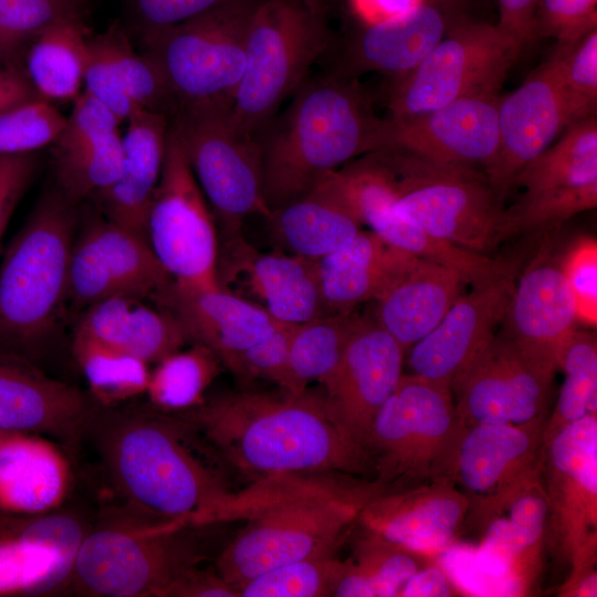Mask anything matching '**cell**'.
Segmentation results:
<instances>
[{"mask_svg": "<svg viewBox=\"0 0 597 597\" xmlns=\"http://www.w3.org/2000/svg\"><path fill=\"white\" fill-rule=\"evenodd\" d=\"M178 417L244 473L364 474L362 453L331 417L323 392L241 390Z\"/></svg>", "mask_w": 597, "mask_h": 597, "instance_id": "cell-1", "label": "cell"}, {"mask_svg": "<svg viewBox=\"0 0 597 597\" xmlns=\"http://www.w3.org/2000/svg\"><path fill=\"white\" fill-rule=\"evenodd\" d=\"M334 474L268 475L237 492L227 522L245 525L218 556L217 573L238 588L279 566L333 553L364 504L380 493L373 481Z\"/></svg>", "mask_w": 597, "mask_h": 597, "instance_id": "cell-2", "label": "cell"}, {"mask_svg": "<svg viewBox=\"0 0 597 597\" xmlns=\"http://www.w3.org/2000/svg\"><path fill=\"white\" fill-rule=\"evenodd\" d=\"M103 408L85 432L94 433L106 476L126 504L154 521L226 522L235 493L192 453L178 416Z\"/></svg>", "mask_w": 597, "mask_h": 597, "instance_id": "cell-3", "label": "cell"}, {"mask_svg": "<svg viewBox=\"0 0 597 597\" xmlns=\"http://www.w3.org/2000/svg\"><path fill=\"white\" fill-rule=\"evenodd\" d=\"M258 138L270 212L311 193L348 161L380 148L378 118L356 78L305 80Z\"/></svg>", "mask_w": 597, "mask_h": 597, "instance_id": "cell-4", "label": "cell"}, {"mask_svg": "<svg viewBox=\"0 0 597 597\" xmlns=\"http://www.w3.org/2000/svg\"><path fill=\"white\" fill-rule=\"evenodd\" d=\"M77 203L56 187L46 190L9 243L0 265V349L30 358L66 302Z\"/></svg>", "mask_w": 597, "mask_h": 597, "instance_id": "cell-5", "label": "cell"}, {"mask_svg": "<svg viewBox=\"0 0 597 597\" xmlns=\"http://www.w3.org/2000/svg\"><path fill=\"white\" fill-rule=\"evenodd\" d=\"M467 428L449 386L402 374L362 446L364 475L381 492L453 480Z\"/></svg>", "mask_w": 597, "mask_h": 597, "instance_id": "cell-6", "label": "cell"}, {"mask_svg": "<svg viewBox=\"0 0 597 597\" xmlns=\"http://www.w3.org/2000/svg\"><path fill=\"white\" fill-rule=\"evenodd\" d=\"M328 43L317 0H259L249 25L244 72L228 108L234 126L258 140Z\"/></svg>", "mask_w": 597, "mask_h": 597, "instance_id": "cell-7", "label": "cell"}, {"mask_svg": "<svg viewBox=\"0 0 597 597\" xmlns=\"http://www.w3.org/2000/svg\"><path fill=\"white\" fill-rule=\"evenodd\" d=\"M87 530L67 591L92 597H160L202 555L179 521L129 519Z\"/></svg>", "mask_w": 597, "mask_h": 597, "instance_id": "cell-8", "label": "cell"}, {"mask_svg": "<svg viewBox=\"0 0 597 597\" xmlns=\"http://www.w3.org/2000/svg\"><path fill=\"white\" fill-rule=\"evenodd\" d=\"M385 148L395 174L396 216L476 253L500 244L505 208L483 170Z\"/></svg>", "mask_w": 597, "mask_h": 597, "instance_id": "cell-9", "label": "cell"}, {"mask_svg": "<svg viewBox=\"0 0 597 597\" xmlns=\"http://www.w3.org/2000/svg\"><path fill=\"white\" fill-rule=\"evenodd\" d=\"M229 106L198 103L176 106L169 124L213 214L219 242L242 234L245 219L271 214L263 197L258 140L231 122Z\"/></svg>", "mask_w": 597, "mask_h": 597, "instance_id": "cell-10", "label": "cell"}, {"mask_svg": "<svg viewBox=\"0 0 597 597\" xmlns=\"http://www.w3.org/2000/svg\"><path fill=\"white\" fill-rule=\"evenodd\" d=\"M259 0H222L144 41L170 90L174 108L230 106L245 67L247 40Z\"/></svg>", "mask_w": 597, "mask_h": 597, "instance_id": "cell-11", "label": "cell"}, {"mask_svg": "<svg viewBox=\"0 0 597 597\" xmlns=\"http://www.w3.org/2000/svg\"><path fill=\"white\" fill-rule=\"evenodd\" d=\"M520 54L496 24L463 20L415 69L396 77L389 119L412 118L467 96L499 94Z\"/></svg>", "mask_w": 597, "mask_h": 597, "instance_id": "cell-12", "label": "cell"}, {"mask_svg": "<svg viewBox=\"0 0 597 597\" xmlns=\"http://www.w3.org/2000/svg\"><path fill=\"white\" fill-rule=\"evenodd\" d=\"M146 239L174 282L219 286L216 221L170 124L160 178L147 213Z\"/></svg>", "mask_w": 597, "mask_h": 597, "instance_id": "cell-13", "label": "cell"}, {"mask_svg": "<svg viewBox=\"0 0 597 597\" xmlns=\"http://www.w3.org/2000/svg\"><path fill=\"white\" fill-rule=\"evenodd\" d=\"M540 479L548 504L546 541L569 564L597 538V415H586L543 441Z\"/></svg>", "mask_w": 597, "mask_h": 597, "instance_id": "cell-14", "label": "cell"}, {"mask_svg": "<svg viewBox=\"0 0 597 597\" xmlns=\"http://www.w3.org/2000/svg\"><path fill=\"white\" fill-rule=\"evenodd\" d=\"M171 281L147 240L103 214L74 239L66 302L75 313L117 295L153 296Z\"/></svg>", "mask_w": 597, "mask_h": 597, "instance_id": "cell-15", "label": "cell"}, {"mask_svg": "<svg viewBox=\"0 0 597 597\" xmlns=\"http://www.w3.org/2000/svg\"><path fill=\"white\" fill-rule=\"evenodd\" d=\"M87 530L77 515L61 509L34 515L0 512V597L67 591Z\"/></svg>", "mask_w": 597, "mask_h": 597, "instance_id": "cell-16", "label": "cell"}, {"mask_svg": "<svg viewBox=\"0 0 597 597\" xmlns=\"http://www.w3.org/2000/svg\"><path fill=\"white\" fill-rule=\"evenodd\" d=\"M405 354L374 317L362 316L338 364L321 381L331 417L360 453L376 413L404 374Z\"/></svg>", "mask_w": 597, "mask_h": 597, "instance_id": "cell-17", "label": "cell"}, {"mask_svg": "<svg viewBox=\"0 0 597 597\" xmlns=\"http://www.w3.org/2000/svg\"><path fill=\"white\" fill-rule=\"evenodd\" d=\"M217 276L222 289L276 322L296 325L326 314L315 260L261 252L242 234L219 242Z\"/></svg>", "mask_w": 597, "mask_h": 597, "instance_id": "cell-18", "label": "cell"}, {"mask_svg": "<svg viewBox=\"0 0 597 597\" xmlns=\"http://www.w3.org/2000/svg\"><path fill=\"white\" fill-rule=\"evenodd\" d=\"M551 384L500 328L454 380L451 391L467 427L520 425L547 413Z\"/></svg>", "mask_w": 597, "mask_h": 597, "instance_id": "cell-19", "label": "cell"}, {"mask_svg": "<svg viewBox=\"0 0 597 597\" xmlns=\"http://www.w3.org/2000/svg\"><path fill=\"white\" fill-rule=\"evenodd\" d=\"M547 413L520 425L468 427L453 481L469 501L465 520L484 513L540 472Z\"/></svg>", "mask_w": 597, "mask_h": 597, "instance_id": "cell-20", "label": "cell"}, {"mask_svg": "<svg viewBox=\"0 0 597 597\" xmlns=\"http://www.w3.org/2000/svg\"><path fill=\"white\" fill-rule=\"evenodd\" d=\"M515 274L510 265L460 295L439 324L409 348L411 374L451 388L502 325L515 289Z\"/></svg>", "mask_w": 597, "mask_h": 597, "instance_id": "cell-21", "label": "cell"}, {"mask_svg": "<svg viewBox=\"0 0 597 597\" xmlns=\"http://www.w3.org/2000/svg\"><path fill=\"white\" fill-rule=\"evenodd\" d=\"M500 100V94L473 95L412 118H387L380 148L484 170L498 151Z\"/></svg>", "mask_w": 597, "mask_h": 597, "instance_id": "cell-22", "label": "cell"}, {"mask_svg": "<svg viewBox=\"0 0 597 597\" xmlns=\"http://www.w3.org/2000/svg\"><path fill=\"white\" fill-rule=\"evenodd\" d=\"M498 125V151L483 171L504 203L517 174L568 127L553 54L501 96Z\"/></svg>", "mask_w": 597, "mask_h": 597, "instance_id": "cell-23", "label": "cell"}, {"mask_svg": "<svg viewBox=\"0 0 597 597\" xmlns=\"http://www.w3.org/2000/svg\"><path fill=\"white\" fill-rule=\"evenodd\" d=\"M577 323L559 260L541 253L516 282L501 328L524 359L552 381Z\"/></svg>", "mask_w": 597, "mask_h": 597, "instance_id": "cell-24", "label": "cell"}, {"mask_svg": "<svg viewBox=\"0 0 597 597\" xmlns=\"http://www.w3.org/2000/svg\"><path fill=\"white\" fill-rule=\"evenodd\" d=\"M77 387L44 374L25 356L0 349V429L76 444L97 407Z\"/></svg>", "mask_w": 597, "mask_h": 597, "instance_id": "cell-25", "label": "cell"}, {"mask_svg": "<svg viewBox=\"0 0 597 597\" xmlns=\"http://www.w3.org/2000/svg\"><path fill=\"white\" fill-rule=\"evenodd\" d=\"M469 501L450 478L380 492L360 510V527L408 549L433 554L451 545L465 522Z\"/></svg>", "mask_w": 597, "mask_h": 597, "instance_id": "cell-26", "label": "cell"}, {"mask_svg": "<svg viewBox=\"0 0 597 597\" xmlns=\"http://www.w3.org/2000/svg\"><path fill=\"white\" fill-rule=\"evenodd\" d=\"M461 0H422L390 19L366 24L349 41L333 73L356 78L376 71L401 76L415 69L457 24Z\"/></svg>", "mask_w": 597, "mask_h": 597, "instance_id": "cell-27", "label": "cell"}, {"mask_svg": "<svg viewBox=\"0 0 597 597\" xmlns=\"http://www.w3.org/2000/svg\"><path fill=\"white\" fill-rule=\"evenodd\" d=\"M153 296L176 318L188 342L207 347L223 363L268 336L277 324L220 285L198 287L171 280Z\"/></svg>", "mask_w": 597, "mask_h": 597, "instance_id": "cell-28", "label": "cell"}, {"mask_svg": "<svg viewBox=\"0 0 597 597\" xmlns=\"http://www.w3.org/2000/svg\"><path fill=\"white\" fill-rule=\"evenodd\" d=\"M469 522L482 534L480 555L489 569L527 587L547 536L548 504L540 472Z\"/></svg>", "mask_w": 597, "mask_h": 597, "instance_id": "cell-29", "label": "cell"}, {"mask_svg": "<svg viewBox=\"0 0 597 597\" xmlns=\"http://www.w3.org/2000/svg\"><path fill=\"white\" fill-rule=\"evenodd\" d=\"M85 91L106 105L122 122L137 109L168 116L174 100L157 64L138 54L126 33L114 23L87 38Z\"/></svg>", "mask_w": 597, "mask_h": 597, "instance_id": "cell-30", "label": "cell"}, {"mask_svg": "<svg viewBox=\"0 0 597 597\" xmlns=\"http://www.w3.org/2000/svg\"><path fill=\"white\" fill-rule=\"evenodd\" d=\"M127 122L118 176L92 199L107 220L146 239L147 213L161 174L169 116L137 109Z\"/></svg>", "mask_w": 597, "mask_h": 597, "instance_id": "cell-31", "label": "cell"}, {"mask_svg": "<svg viewBox=\"0 0 597 597\" xmlns=\"http://www.w3.org/2000/svg\"><path fill=\"white\" fill-rule=\"evenodd\" d=\"M467 284L457 271L410 254L374 300V320L407 353L442 320Z\"/></svg>", "mask_w": 597, "mask_h": 597, "instance_id": "cell-32", "label": "cell"}, {"mask_svg": "<svg viewBox=\"0 0 597 597\" xmlns=\"http://www.w3.org/2000/svg\"><path fill=\"white\" fill-rule=\"evenodd\" d=\"M71 483L67 459L43 437L14 433L0 443V512L34 515L59 510Z\"/></svg>", "mask_w": 597, "mask_h": 597, "instance_id": "cell-33", "label": "cell"}, {"mask_svg": "<svg viewBox=\"0 0 597 597\" xmlns=\"http://www.w3.org/2000/svg\"><path fill=\"white\" fill-rule=\"evenodd\" d=\"M145 297L117 295L100 301L81 314L75 333L128 353L147 364L181 349L187 336L166 310L151 307Z\"/></svg>", "mask_w": 597, "mask_h": 597, "instance_id": "cell-34", "label": "cell"}, {"mask_svg": "<svg viewBox=\"0 0 597 597\" xmlns=\"http://www.w3.org/2000/svg\"><path fill=\"white\" fill-rule=\"evenodd\" d=\"M411 253L395 248L374 231L360 230L337 251L316 260L326 314L350 313L376 300Z\"/></svg>", "mask_w": 597, "mask_h": 597, "instance_id": "cell-35", "label": "cell"}, {"mask_svg": "<svg viewBox=\"0 0 597 597\" xmlns=\"http://www.w3.org/2000/svg\"><path fill=\"white\" fill-rule=\"evenodd\" d=\"M87 31L83 19L59 21L32 40L25 73L39 97L75 100L84 83Z\"/></svg>", "mask_w": 597, "mask_h": 597, "instance_id": "cell-36", "label": "cell"}, {"mask_svg": "<svg viewBox=\"0 0 597 597\" xmlns=\"http://www.w3.org/2000/svg\"><path fill=\"white\" fill-rule=\"evenodd\" d=\"M268 220L292 254L315 261L350 242L363 227L349 212L313 193L273 211Z\"/></svg>", "mask_w": 597, "mask_h": 597, "instance_id": "cell-37", "label": "cell"}, {"mask_svg": "<svg viewBox=\"0 0 597 597\" xmlns=\"http://www.w3.org/2000/svg\"><path fill=\"white\" fill-rule=\"evenodd\" d=\"M597 185V117L569 125L562 137L530 161L513 188L542 190Z\"/></svg>", "mask_w": 597, "mask_h": 597, "instance_id": "cell-38", "label": "cell"}, {"mask_svg": "<svg viewBox=\"0 0 597 597\" xmlns=\"http://www.w3.org/2000/svg\"><path fill=\"white\" fill-rule=\"evenodd\" d=\"M360 317L355 312L325 314L297 324L290 342L284 390L300 394L311 381L326 378Z\"/></svg>", "mask_w": 597, "mask_h": 597, "instance_id": "cell-39", "label": "cell"}, {"mask_svg": "<svg viewBox=\"0 0 597 597\" xmlns=\"http://www.w3.org/2000/svg\"><path fill=\"white\" fill-rule=\"evenodd\" d=\"M72 353L98 406L113 407L146 392L149 364L140 358L75 332Z\"/></svg>", "mask_w": 597, "mask_h": 597, "instance_id": "cell-40", "label": "cell"}, {"mask_svg": "<svg viewBox=\"0 0 597 597\" xmlns=\"http://www.w3.org/2000/svg\"><path fill=\"white\" fill-rule=\"evenodd\" d=\"M558 369L564 381L556 405L547 416L544 440L586 415H597V337L576 329L563 346Z\"/></svg>", "mask_w": 597, "mask_h": 597, "instance_id": "cell-41", "label": "cell"}, {"mask_svg": "<svg viewBox=\"0 0 597 597\" xmlns=\"http://www.w3.org/2000/svg\"><path fill=\"white\" fill-rule=\"evenodd\" d=\"M362 531L352 556L344 561L346 570L370 597L398 596L408 579L427 566L425 554Z\"/></svg>", "mask_w": 597, "mask_h": 597, "instance_id": "cell-42", "label": "cell"}, {"mask_svg": "<svg viewBox=\"0 0 597 597\" xmlns=\"http://www.w3.org/2000/svg\"><path fill=\"white\" fill-rule=\"evenodd\" d=\"M596 206L597 185L524 190L511 207L504 209L499 242L519 234L557 228Z\"/></svg>", "mask_w": 597, "mask_h": 597, "instance_id": "cell-43", "label": "cell"}, {"mask_svg": "<svg viewBox=\"0 0 597 597\" xmlns=\"http://www.w3.org/2000/svg\"><path fill=\"white\" fill-rule=\"evenodd\" d=\"M216 357L207 347L195 344L191 349H179L157 362L146 388L153 406L182 411L200 404L212 378Z\"/></svg>", "mask_w": 597, "mask_h": 597, "instance_id": "cell-44", "label": "cell"}, {"mask_svg": "<svg viewBox=\"0 0 597 597\" xmlns=\"http://www.w3.org/2000/svg\"><path fill=\"white\" fill-rule=\"evenodd\" d=\"M122 156L118 130L82 148L53 153L55 187L76 202L93 198L114 182L121 169Z\"/></svg>", "mask_w": 597, "mask_h": 597, "instance_id": "cell-45", "label": "cell"}, {"mask_svg": "<svg viewBox=\"0 0 597 597\" xmlns=\"http://www.w3.org/2000/svg\"><path fill=\"white\" fill-rule=\"evenodd\" d=\"M568 126L596 115L597 29L553 53Z\"/></svg>", "mask_w": 597, "mask_h": 597, "instance_id": "cell-46", "label": "cell"}, {"mask_svg": "<svg viewBox=\"0 0 597 597\" xmlns=\"http://www.w3.org/2000/svg\"><path fill=\"white\" fill-rule=\"evenodd\" d=\"M339 566L333 553L295 561L238 586L242 597H322L331 596Z\"/></svg>", "mask_w": 597, "mask_h": 597, "instance_id": "cell-47", "label": "cell"}, {"mask_svg": "<svg viewBox=\"0 0 597 597\" xmlns=\"http://www.w3.org/2000/svg\"><path fill=\"white\" fill-rule=\"evenodd\" d=\"M65 118L41 97L0 114V155L38 151L52 145Z\"/></svg>", "mask_w": 597, "mask_h": 597, "instance_id": "cell-48", "label": "cell"}, {"mask_svg": "<svg viewBox=\"0 0 597 597\" xmlns=\"http://www.w3.org/2000/svg\"><path fill=\"white\" fill-rule=\"evenodd\" d=\"M88 0H0V33L22 45L48 27L83 19Z\"/></svg>", "mask_w": 597, "mask_h": 597, "instance_id": "cell-49", "label": "cell"}, {"mask_svg": "<svg viewBox=\"0 0 597 597\" xmlns=\"http://www.w3.org/2000/svg\"><path fill=\"white\" fill-rule=\"evenodd\" d=\"M572 293L578 323L597 325V241L582 237L568 247L559 260Z\"/></svg>", "mask_w": 597, "mask_h": 597, "instance_id": "cell-50", "label": "cell"}, {"mask_svg": "<svg viewBox=\"0 0 597 597\" xmlns=\"http://www.w3.org/2000/svg\"><path fill=\"white\" fill-rule=\"evenodd\" d=\"M296 325L277 322L268 336L232 356L224 364L238 375L266 379L284 389L290 342Z\"/></svg>", "mask_w": 597, "mask_h": 597, "instance_id": "cell-51", "label": "cell"}, {"mask_svg": "<svg viewBox=\"0 0 597 597\" xmlns=\"http://www.w3.org/2000/svg\"><path fill=\"white\" fill-rule=\"evenodd\" d=\"M597 29V0H538L535 36L554 38L558 45L576 43Z\"/></svg>", "mask_w": 597, "mask_h": 597, "instance_id": "cell-52", "label": "cell"}, {"mask_svg": "<svg viewBox=\"0 0 597 597\" xmlns=\"http://www.w3.org/2000/svg\"><path fill=\"white\" fill-rule=\"evenodd\" d=\"M122 121L102 102L84 91L74 100L65 124L52 144L53 153H65L107 138Z\"/></svg>", "mask_w": 597, "mask_h": 597, "instance_id": "cell-53", "label": "cell"}, {"mask_svg": "<svg viewBox=\"0 0 597 597\" xmlns=\"http://www.w3.org/2000/svg\"><path fill=\"white\" fill-rule=\"evenodd\" d=\"M222 0H130L146 41L218 4Z\"/></svg>", "mask_w": 597, "mask_h": 597, "instance_id": "cell-54", "label": "cell"}, {"mask_svg": "<svg viewBox=\"0 0 597 597\" xmlns=\"http://www.w3.org/2000/svg\"><path fill=\"white\" fill-rule=\"evenodd\" d=\"M39 167L38 151L0 155V243L12 213Z\"/></svg>", "mask_w": 597, "mask_h": 597, "instance_id": "cell-55", "label": "cell"}, {"mask_svg": "<svg viewBox=\"0 0 597 597\" xmlns=\"http://www.w3.org/2000/svg\"><path fill=\"white\" fill-rule=\"evenodd\" d=\"M239 590L218 573L192 566L179 574L160 597H237Z\"/></svg>", "mask_w": 597, "mask_h": 597, "instance_id": "cell-56", "label": "cell"}, {"mask_svg": "<svg viewBox=\"0 0 597 597\" xmlns=\"http://www.w3.org/2000/svg\"><path fill=\"white\" fill-rule=\"evenodd\" d=\"M499 29L510 38L520 52L535 39V11L538 0H498Z\"/></svg>", "mask_w": 597, "mask_h": 597, "instance_id": "cell-57", "label": "cell"}, {"mask_svg": "<svg viewBox=\"0 0 597 597\" xmlns=\"http://www.w3.org/2000/svg\"><path fill=\"white\" fill-rule=\"evenodd\" d=\"M597 538L587 542L570 562V573L558 589L559 596H597Z\"/></svg>", "mask_w": 597, "mask_h": 597, "instance_id": "cell-58", "label": "cell"}, {"mask_svg": "<svg viewBox=\"0 0 597 597\" xmlns=\"http://www.w3.org/2000/svg\"><path fill=\"white\" fill-rule=\"evenodd\" d=\"M39 98L25 70L18 64L0 66V114Z\"/></svg>", "mask_w": 597, "mask_h": 597, "instance_id": "cell-59", "label": "cell"}, {"mask_svg": "<svg viewBox=\"0 0 597 597\" xmlns=\"http://www.w3.org/2000/svg\"><path fill=\"white\" fill-rule=\"evenodd\" d=\"M454 595L451 579L436 566H425L404 585L398 596H433L447 597Z\"/></svg>", "mask_w": 597, "mask_h": 597, "instance_id": "cell-60", "label": "cell"}, {"mask_svg": "<svg viewBox=\"0 0 597 597\" xmlns=\"http://www.w3.org/2000/svg\"><path fill=\"white\" fill-rule=\"evenodd\" d=\"M355 12L365 22L371 24L401 14L422 0H350Z\"/></svg>", "mask_w": 597, "mask_h": 597, "instance_id": "cell-61", "label": "cell"}, {"mask_svg": "<svg viewBox=\"0 0 597 597\" xmlns=\"http://www.w3.org/2000/svg\"><path fill=\"white\" fill-rule=\"evenodd\" d=\"M21 49L20 45L15 44L4 35L0 33V60L4 64H17V54Z\"/></svg>", "mask_w": 597, "mask_h": 597, "instance_id": "cell-62", "label": "cell"}, {"mask_svg": "<svg viewBox=\"0 0 597 597\" xmlns=\"http://www.w3.org/2000/svg\"><path fill=\"white\" fill-rule=\"evenodd\" d=\"M14 433H20V432H11V431H7V430H2L0 429V443L6 440L7 438L11 437L12 434Z\"/></svg>", "mask_w": 597, "mask_h": 597, "instance_id": "cell-63", "label": "cell"}]
</instances>
